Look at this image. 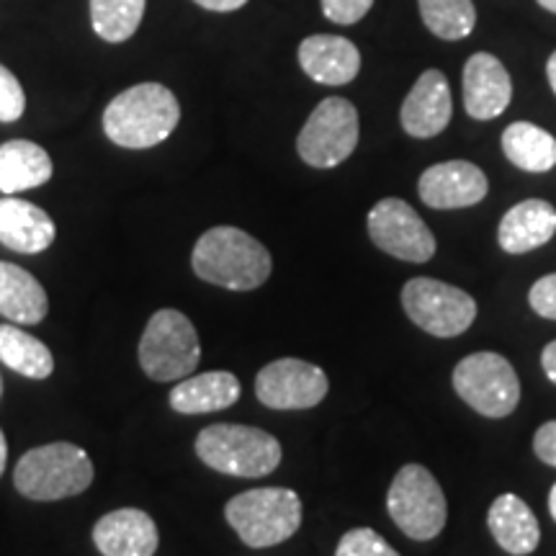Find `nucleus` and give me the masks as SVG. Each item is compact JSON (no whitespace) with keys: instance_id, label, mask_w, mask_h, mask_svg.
Returning a JSON list of instances; mask_svg holds the SVG:
<instances>
[{"instance_id":"obj_1","label":"nucleus","mask_w":556,"mask_h":556,"mask_svg":"<svg viewBox=\"0 0 556 556\" xmlns=\"http://www.w3.org/2000/svg\"><path fill=\"white\" fill-rule=\"evenodd\" d=\"M191 268L201 281L229 291H253L268 281L270 253L253 235L238 227H212L197 240Z\"/></svg>"},{"instance_id":"obj_2","label":"nucleus","mask_w":556,"mask_h":556,"mask_svg":"<svg viewBox=\"0 0 556 556\" xmlns=\"http://www.w3.org/2000/svg\"><path fill=\"white\" fill-rule=\"evenodd\" d=\"M180 122V103L163 83H137L103 111V131L124 150H150L165 142Z\"/></svg>"},{"instance_id":"obj_3","label":"nucleus","mask_w":556,"mask_h":556,"mask_svg":"<svg viewBox=\"0 0 556 556\" xmlns=\"http://www.w3.org/2000/svg\"><path fill=\"white\" fill-rule=\"evenodd\" d=\"M93 462L75 443L58 441L26 451L13 471V484L26 500L54 503L86 492L93 482Z\"/></svg>"},{"instance_id":"obj_4","label":"nucleus","mask_w":556,"mask_h":556,"mask_svg":"<svg viewBox=\"0 0 556 556\" xmlns=\"http://www.w3.org/2000/svg\"><path fill=\"white\" fill-rule=\"evenodd\" d=\"M302 500L287 486H255L240 492L225 507L227 523L250 548L289 541L302 526Z\"/></svg>"},{"instance_id":"obj_5","label":"nucleus","mask_w":556,"mask_h":556,"mask_svg":"<svg viewBox=\"0 0 556 556\" xmlns=\"http://www.w3.org/2000/svg\"><path fill=\"white\" fill-rule=\"evenodd\" d=\"M197 456L219 475L255 479L276 471L283 451L281 443L266 430L217 422V426H208L199 433Z\"/></svg>"},{"instance_id":"obj_6","label":"nucleus","mask_w":556,"mask_h":556,"mask_svg":"<svg viewBox=\"0 0 556 556\" xmlns=\"http://www.w3.org/2000/svg\"><path fill=\"white\" fill-rule=\"evenodd\" d=\"M201 361L197 328L184 312L157 309L139 340V366L152 381L191 377Z\"/></svg>"},{"instance_id":"obj_7","label":"nucleus","mask_w":556,"mask_h":556,"mask_svg":"<svg viewBox=\"0 0 556 556\" xmlns=\"http://www.w3.org/2000/svg\"><path fill=\"white\" fill-rule=\"evenodd\" d=\"M394 526L413 541H433L446 528L448 503L438 479L420 464H405L387 492Z\"/></svg>"},{"instance_id":"obj_8","label":"nucleus","mask_w":556,"mask_h":556,"mask_svg":"<svg viewBox=\"0 0 556 556\" xmlns=\"http://www.w3.org/2000/svg\"><path fill=\"white\" fill-rule=\"evenodd\" d=\"M454 389L475 413L503 420L516 413L520 402V381L510 361L500 353L482 351L458 361L454 368Z\"/></svg>"},{"instance_id":"obj_9","label":"nucleus","mask_w":556,"mask_h":556,"mask_svg":"<svg viewBox=\"0 0 556 556\" xmlns=\"http://www.w3.org/2000/svg\"><path fill=\"white\" fill-rule=\"evenodd\" d=\"M402 307L420 330L433 338H456L477 319L475 296L435 278H409L402 289Z\"/></svg>"},{"instance_id":"obj_10","label":"nucleus","mask_w":556,"mask_h":556,"mask_svg":"<svg viewBox=\"0 0 556 556\" xmlns=\"http://www.w3.org/2000/svg\"><path fill=\"white\" fill-rule=\"evenodd\" d=\"M358 144V111L348 99L319 101L296 137V152L312 168H338Z\"/></svg>"},{"instance_id":"obj_11","label":"nucleus","mask_w":556,"mask_h":556,"mask_svg":"<svg viewBox=\"0 0 556 556\" xmlns=\"http://www.w3.org/2000/svg\"><path fill=\"white\" fill-rule=\"evenodd\" d=\"M368 235L379 250L407 263H428L435 255V238L407 201L381 199L368 212Z\"/></svg>"},{"instance_id":"obj_12","label":"nucleus","mask_w":556,"mask_h":556,"mask_svg":"<svg viewBox=\"0 0 556 556\" xmlns=\"http://www.w3.org/2000/svg\"><path fill=\"white\" fill-rule=\"evenodd\" d=\"M328 374L302 358H278L255 377V397L270 409H309L328 397Z\"/></svg>"},{"instance_id":"obj_13","label":"nucleus","mask_w":556,"mask_h":556,"mask_svg":"<svg viewBox=\"0 0 556 556\" xmlns=\"http://www.w3.org/2000/svg\"><path fill=\"white\" fill-rule=\"evenodd\" d=\"M490 191L484 170L467 160L430 165L417 180V193L430 208H467L479 204Z\"/></svg>"},{"instance_id":"obj_14","label":"nucleus","mask_w":556,"mask_h":556,"mask_svg":"<svg viewBox=\"0 0 556 556\" xmlns=\"http://www.w3.org/2000/svg\"><path fill=\"white\" fill-rule=\"evenodd\" d=\"M513 80L503 62L490 52L471 54L464 65V109L471 119H497L510 106Z\"/></svg>"},{"instance_id":"obj_15","label":"nucleus","mask_w":556,"mask_h":556,"mask_svg":"<svg viewBox=\"0 0 556 556\" xmlns=\"http://www.w3.org/2000/svg\"><path fill=\"white\" fill-rule=\"evenodd\" d=\"M454 103H451V88L441 70H426L409 88L405 103H402L400 119L402 129L415 139L438 137L448 127Z\"/></svg>"},{"instance_id":"obj_16","label":"nucleus","mask_w":556,"mask_h":556,"mask_svg":"<svg viewBox=\"0 0 556 556\" xmlns=\"http://www.w3.org/2000/svg\"><path fill=\"white\" fill-rule=\"evenodd\" d=\"M93 544L103 556H155L160 533L148 513L122 507L93 526Z\"/></svg>"},{"instance_id":"obj_17","label":"nucleus","mask_w":556,"mask_h":556,"mask_svg":"<svg viewBox=\"0 0 556 556\" xmlns=\"http://www.w3.org/2000/svg\"><path fill=\"white\" fill-rule=\"evenodd\" d=\"M299 65L319 86H348L361 70V52L351 39L315 34L299 45Z\"/></svg>"},{"instance_id":"obj_18","label":"nucleus","mask_w":556,"mask_h":556,"mask_svg":"<svg viewBox=\"0 0 556 556\" xmlns=\"http://www.w3.org/2000/svg\"><path fill=\"white\" fill-rule=\"evenodd\" d=\"M58 227L45 208L18 197L0 199V242L16 253L34 255L54 242Z\"/></svg>"},{"instance_id":"obj_19","label":"nucleus","mask_w":556,"mask_h":556,"mask_svg":"<svg viewBox=\"0 0 556 556\" xmlns=\"http://www.w3.org/2000/svg\"><path fill=\"white\" fill-rule=\"evenodd\" d=\"M556 235V208L544 199H526L500 219L497 242L505 253L523 255L544 248Z\"/></svg>"},{"instance_id":"obj_20","label":"nucleus","mask_w":556,"mask_h":556,"mask_svg":"<svg viewBox=\"0 0 556 556\" xmlns=\"http://www.w3.org/2000/svg\"><path fill=\"white\" fill-rule=\"evenodd\" d=\"M486 526L500 548L513 556L533 554L541 544V528L533 510L513 492L500 495L486 513Z\"/></svg>"},{"instance_id":"obj_21","label":"nucleus","mask_w":556,"mask_h":556,"mask_svg":"<svg viewBox=\"0 0 556 556\" xmlns=\"http://www.w3.org/2000/svg\"><path fill=\"white\" fill-rule=\"evenodd\" d=\"M240 379L229 371H206L180 379L170 392V407L180 415L219 413L240 400Z\"/></svg>"},{"instance_id":"obj_22","label":"nucleus","mask_w":556,"mask_h":556,"mask_svg":"<svg viewBox=\"0 0 556 556\" xmlns=\"http://www.w3.org/2000/svg\"><path fill=\"white\" fill-rule=\"evenodd\" d=\"M54 165L50 152L29 139H9L0 144V191L16 197L45 186L52 178Z\"/></svg>"},{"instance_id":"obj_23","label":"nucleus","mask_w":556,"mask_h":556,"mask_svg":"<svg viewBox=\"0 0 556 556\" xmlns=\"http://www.w3.org/2000/svg\"><path fill=\"white\" fill-rule=\"evenodd\" d=\"M47 291L29 270L0 261V315L18 325H39L47 317Z\"/></svg>"},{"instance_id":"obj_24","label":"nucleus","mask_w":556,"mask_h":556,"mask_svg":"<svg viewBox=\"0 0 556 556\" xmlns=\"http://www.w3.org/2000/svg\"><path fill=\"white\" fill-rule=\"evenodd\" d=\"M503 152L526 173H548L556 165V137L531 122H513L503 131Z\"/></svg>"},{"instance_id":"obj_25","label":"nucleus","mask_w":556,"mask_h":556,"mask_svg":"<svg viewBox=\"0 0 556 556\" xmlns=\"http://www.w3.org/2000/svg\"><path fill=\"white\" fill-rule=\"evenodd\" d=\"M0 361L26 379H47L54 371L50 348L16 325H0Z\"/></svg>"},{"instance_id":"obj_26","label":"nucleus","mask_w":556,"mask_h":556,"mask_svg":"<svg viewBox=\"0 0 556 556\" xmlns=\"http://www.w3.org/2000/svg\"><path fill=\"white\" fill-rule=\"evenodd\" d=\"M148 0H90V26L109 45L131 39L144 18Z\"/></svg>"},{"instance_id":"obj_27","label":"nucleus","mask_w":556,"mask_h":556,"mask_svg":"<svg viewBox=\"0 0 556 556\" xmlns=\"http://www.w3.org/2000/svg\"><path fill=\"white\" fill-rule=\"evenodd\" d=\"M422 24L438 39L458 41L469 37L477 26V11L471 0H417Z\"/></svg>"},{"instance_id":"obj_28","label":"nucleus","mask_w":556,"mask_h":556,"mask_svg":"<svg viewBox=\"0 0 556 556\" xmlns=\"http://www.w3.org/2000/svg\"><path fill=\"white\" fill-rule=\"evenodd\" d=\"M336 556H400V552L374 528H353L338 541Z\"/></svg>"},{"instance_id":"obj_29","label":"nucleus","mask_w":556,"mask_h":556,"mask_svg":"<svg viewBox=\"0 0 556 556\" xmlns=\"http://www.w3.org/2000/svg\"><path fill=\"white\" fill-rule=\"evenodd\" d=\"M26 96L16 75L0 65V124H13L24 116Z\"/></svg>"},{"instance_id":"obj_30","label":"nucleus","mask_w":556,"mask_h":556,"mask_svg":"<svg viewBox=\"0 0 556 556\" xmlns=\"http://www.w3.org/2000/svg\"><path fill=\"white\" fill-rule=\"evenodd\" d=\"M374 0H323V13L332 24L351 26L358 24L361 18L371 11Z\"/></svg>"},{"instance_id":"obj_31","label":"nucleus","mask_w":556,"mask_h":556,"mask_svg":"<svg viewBox=\"0 0 556 556\" xmlns=\"http://www.w3.org/2000/svg\"><path fill=\"white\" fill-rule=\"evenodd\" d=\"M528 304H531L536 315L556 319V274H548L533 283L531 294H528Z\"/></svg>"},{"instance_id":"obj_32","label":"nucleus","mask_w":556,"mask_h":556,"mask_svg":"<svg viewBox=\"0 0 556 556\" xmlns=\"http://www.w3.org/2000/svg\"><path fill=\"white\" fill-rule=\"evenodd\" d=\"M533 451L548 467H556V420L544 422L533 435Z\"/></svg>"},{"instance_id":"obj_33","label":"nucleus","mask_w":556,"mask_h":556,"mask_svg":"<svg viewBox=\"0 0 556 556\" xmlns=\"http://www.w3.org/2000/svg\"><path fill=\"white\" fill-rule=\"evenodd\" d=\"M193 3L214 13H232V11H240L248 0H193Z\"/></svg>"},{"instance_id":"obj_34","label":"nucleus","mask_w":556,"mask_h":556,"mask_svg":"<svg viewBox=\"0 0 556 556\" xmlns=\"http://www.w3.org/2000/svg\"><path fill=\"white\" fill-rule=\"evenodd\" d=\"M541 368H544L548 381L556 384V340H552V343L544 348V353H541Z\"/></svg>"},{"instance_id":"obj_35","label":"nucleus","mask_w":556,"mask_h":556,"mask_svg":"<svg viewBox=\"0 0 556 556\" xmlns=\"http://www.w3.org/2000/svg\"><path fill=\"white\" fill-rule=\"evenodd\" d=\"M546 75H548V86H552L554 96H556V52L546 62Z\"/></svg>"},{"instance_id":"obj_36","label":"nucleus","mask_w":556,"mask_h":556,"mask_svg":"<svg viewBox=\"0 0 556 556\" xmlns=\"http://www.w3.org/2000/svg\"><path fill=\"white\" fill-rule=\"evenodd\" d=\"M5 458H9V443H5L3 430H0V477H3L5 471Z\"/></svg>"},{"instance_id":"obj_37","label":"nucleus","mask_w":556,"mask_h":556,"mask_svg":"<svg viewBox=\"0 0 556 556\" xmlns=\"http://www.w3.org/2000/svg\"><path fill=\"white\" fill-rule=\"evenodd\" d=\"M548 513H552V518L556 520V484L552 486V492H548Z\"/></svg>"},{"instance_id":"obj_38","label":"nucleus","mask_w":556,"mask_h":556,"mask_svg":"<svg viewBox=\"0 0 556 556\" xmlns=\"http://www.w3.org/2000/svg\"><path fill=\"white\" fill-rule=\"evenodd\" d=\"M539 5H541V9L556 13V0H539Z\"/></svg>"},{"instance_id":"obj_39","label":"nucleus","mask_w":556,"mask_h":556,"mask_svg":"<svg viewBox=\"0 0 556 556\" xmlns=\"http://www.w3.org/2000/svg\"><path fill=\"white\" fill-rule=\"evenodd\" d=\"M0 397H3V379H0Z\"/></svg>"}]
</instances>
